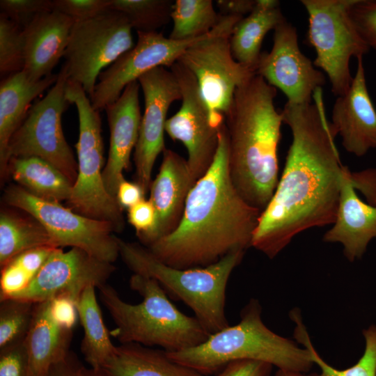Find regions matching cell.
I'll list each match as a JSON object with an SVG mask.
<instances>
[{
    "label": "cell",
    "instance_id": "4316f807",
    "mask_svg": "<svg viewBox=\"0 0 376 376\" xmlns=\"http://www.w3.org/2000/svg\"><path fill=\"white\" fill-rule=\"evenodd\" d=\"M7 173L19 186L40 198L68 201L73 184L56 167L37 157H12Z\"/></svg>",
    "mask_w": 376,
    "mask_h": 376
},
{
    "label": "cell",
    "instance_id": "8992f818",
    "mask_svg": "<svg viewBox=\"0 0 376 376\" xmlns=\"http://www.w3.org/2000/svg\"><path fill=\"white\" fill-rule=\"evenodd\" d=\"M119 255L134 272L155 279L169 297L182 301L210 334L229 326L225 313L229 277L245 251H233L216 263L178 269L158 260L146 246L118 238Z\"/></svg>",
    "mask_w": 376,
    "mask_h": 376
},
{
    "label": "cell",
    "instance_id": "f1b7e54d",
    "mask_svg": "<svg viewBox=\"0 0 376 376\" xmlns=\"http://www.w3.org/2000/svg\"><path fill=\"white\" fill-rule=\"evenodd\" d=\"M27 214L25 217L12 211L1 212V267L14 256L25 251L44 246L56 247L45 227Z\"/></svg>",
    "mask_w": 376,
    "mask_h": 376
},
{
    "label": "cell",
    "instance_id": "4dcf8cb0",
    "mask_svg": "<svg viewBox=\"0 0 376 376\" xmlns=\"http://www.w3.org/2000/svg\"><path fill=\"white\" fill-rule=\"evenodd\" d=\"M290 317L296 322L294 337L308 350L314 364L319 366L324 376H376V325L363 331L366 346L361 357L354 365L341 370L330 366L316 352L301 322L299 312L292 311Z\"/></svg>",
    "mask_w": 376,
    "mask_h": 376
},
{
    "label": "cell",
    "instance_id": "b9f144b4",
    "mask_svg": "<svg viewBox=\"0 0 376 376\" xmlns=\"http://www.w3.org/2000/svg\"><path fill=\"white\" fill-rule=\"evenodd\" d=\"M49 301L54 318L62 326L72 330L79 319L77 303L65 296L57 297Z\"/></svg>",
    "mask_w": 376,
    "mask_h": 376
},
{
    "label": "cell",
    "instance_id": "44dd1931",
    "mask_svg": "<svg viewBox=\"0 0 376 376\" xmlns=\"http://www.w3.org/2000/svg\"><path fill=\"white\" fill-rule=\"evenodd\" d=\"M196 182L187 160L177 152L165 149L159 173L149 189V200L157 213L151 244L171 233L178 225L188 194Z\"/></svg>",
    "mask_w": 376,
    "mask_h": 376
},
{
    "label": "cell",
    "instance_id": "74e56055",
    "mask_svg": "<svg viewBox=\"0 0 376 376\" xmlns=\"http://www.w3.org/2000/svg\"><path fill=\"white\" fill-rule=\"evenodd\" d=\"M350 13L362 39L376 51V1L356 0Z\"/></svg>",
    "mask_w": 376,
    "mask_h": 376
},
{
    "label": "cell",
    "instance_id": "60d3db41",
    "mask_svg": "<svg viewBox=\"0 0 376 376\" xmlns=\"http://www.w3.org/2000/svg\"><path fill=\"white\" fill-rule=\"evenodd\" d=\"M273 366L256 360H237L228 363L217 376H271Z\"/></svg>",
    "mask_w": 376,
    "mask_h": 376
},
{
    "label": "cell",
    "instance_id": "f546056e",
    "mask_svg": "<svg viewBox=\"0 0 376 376\" xmlns=\"http://www.w3.org/2000/svg\"><path fill=\"white\" fill-rule=\"evenodd\" d=\"M221 18L211 0H176L172 6L173 26L169 38L174 40L198 38L212 31Z\"/></svg>",
    "mask_w": 376,
    "mask_h": 376
},
{
    "label": "cell",
    "instance_id": "d6a6232c",
    "mask_svg": "<svg viewBox=\"0 0 376 376\" xmlns=\"http://www.w3.org/2000/svg\"><path fill=\"white\" fill-rule=\"evenodd\" d=\"M173 3L170 0H111L109 9L123 13L136 31L152 32L169 22Z\"/></svg>",
    "mask_w": 376,
    "mask_h": 376
},
{
    "label": "cell",
    "instance_id": "603a6c76",
    "mask_svg": "<svg viewBox=\"0 0 376 376\" xmlns=\"http://www.w3.org/2000/svg\"><path fill=\"white\" fill-rule=\"evenodd\" d=\"M58 74H52L33 81L22 70L11 74L0 84V170L1 176L7 173L9 141L24 120L31 102L49 86H53Z\"/></svg>",
    "mask_w": 376,
    "mask_h": 376
},
{
    "label": "cell",
    "instance_id": "cb8c5ba5",
    "mask_svg": "<svg viewBox=\"0 0 376 376\" xmlns=\"http://www.w3.org/2000/svg\"><path fill=\"white\" fill-rule=\"evenodd\" d=\"M72 330L53 317L50 301L36 303L29 331L24 341L34 376H47L50 368L70 352Z\"/></svg>",
    "mask_w": 376,
    "mask_h": 376
},
{
    "label": "cell",
    "instance_id": "ee69618b",
    "mask_svg": "<svg viewBox=\"0 0 376 376\" xmlns=\"http://www.w3.org/2000/svg\"><path fill=\"white\" fill-rule=\"evenodd\" d=\"M146 192L136 182H132L123 180L118 185L116 200L123 209H130L143 199Z\"/></svg>",
    "mask_w": 376,
    "mask_h": 376
},
{
    "label": "cell",
    "instance_id": "5bb4252c",
    "mask_svg": "<svg viewBox=\"0 0 376 376\" xmlns=\"http://www.w3.org/2000/svg\"><path fill=\"white\" fill-rule=\"evenodd\" d=\"M210 33L196 39L174 40L157 31H137V42L134 47L99 75L90 98L93 107L99 111L104 109L118 99L129 84L138 81L141 75L155 68H170L190 45Z\"/></svg>",
    "mask_w": 376,
    "mask_h": 376
},
{
    "label": "cell",
    "instance_id": "d590c367",
    "mask_svg": "<svg viewBox=\"0 0 376 376\" xmlns=\"http://www.w3.org/2000/svg\"><path fill=\"white\" fill-rule=\"evenodd\" d=\"M0 10L22 29L38 15L54 10L52 0H1Z\"/></svg>",
    "mask_w": 376,
    "mask_h": 376
},
{
    "label": "cell",
    "instance_id": "d4e9b609",
    "mask_svg": "<svg viewBox=\"0 0 376 376\" xmlns=\"http://www.w3.org/2000/svg\"><path fill=\"white\" fill-rule=\"evenodd\" d=\"M285 19L279 1L256 0L253 11L236 24L230 36L233 58L256 72L265 36Z\"/></svg>",
    "mask_w": 376,
    "mask_h": 376
},
{
    "label": "cell",
    "instance_id": "f6af8a7d",
    "mask_svg": "<svg viewBox=\"0 0 376 376\" xmlns=\"http://www.w3.org/2000/svg\"><path fill=\"white\" fill-rule=\"evenodd\" d=\"M215 2L221 15L245 17L253 11L256 0H218Z\"/></svg>",
    "mask_w": 376,
    "mask_h": 376
},
{
    "label": "cell",
    "instance_id": "c3c4849f",
    "mask_svg": "<svg viewBox=\"0 0 376 376\" xmlns=\"http://www.w3.org/2000/svg\"><path fill=\"white\" fill-rule=\"evenodd\" d=\"M274 376H324L321 373H303L299 371L278 369Z\"/></svg>",
    "mask_w": 376,
    "mask_h": 376
},
{
    "label": "cell",
    "instance_id": "836d02e7",
    "mask_svg": "<svg viewBox=\"0 0 376 376\" xmlns=\"http://www.w3.org/2000/svg\"><path fill=\"white\" fill-rule=\"evenodd\" d=\"M0 350L24 342L32 324L36 304L17 298L0 300Z\"/></svg>",
    "mask_w": 376,
    "mask_h": 376
},
{
    "label": "cell",
    "instance_id": "7402d4cb",
    "mask_svg": "<svg viewBox=\"0 0 376 376\" xmlns=\"http://www.w3.org/2000/svg\"><path fill=\"white\" fill-rule=\"evenodd\" d=\"M352 172L344 182L336 219L324 235L326 242H339L350 261L361 258L376 238V205L362 201L352 182Z\"/></svg>",
    "mask_w": 376,
    "mask_h": 376
},
{
    "label": "cell",
    "instance_id": "f35d334b",
    "mask_svg": "<svg viewBox=\"0 0 376 376\" xmlns=\"http://www.w3.org/2000/svg\"><path fill=\"white\" fill-rule=\"evenodd\" d=\"M54 10L75 22L92 19L109 10L111 0H53Z\"/></svg>",
    "mask_w": 376,
    "mask_h": 376
},
{
    "label": "cell",
    "instance_id": "ac0fdd59",
    "mask_svg": "<svg viewBox=\"0 0 376 376\" xmlns=\"http://www.w3.org/2000/svg\"><path fill=\"white\" fill-rule=\"evenodd\" d=\"M331 122L349 153L362 157L376 149V109L368 90L363 58H357L349 89L335 100Z\"/></svg>",
    "mask_w": 376,
    "mask_h": 376
},
{
    "label": "cell",
    "instance_id": "8fae6325",
    "mask_svg": "<svg viewBox=\"0 0 376 376\" xmlns=\"http://www.w3.org/2000/svg\"><path fill=\"white\" fill-rule=\"evenodd\" d=\"M4 201L38 220L57 248L80 249L110 263L120 256L118 237L114 235L111 223L81 215L58 202L36 197L19 185L6 189Z\"/></svg>",
    "mask_w": 376,
    "mask_h": 376
},
{
    "label": "cell",
    "instance_id": "4fadbf2b",
    "mask_svg": "<svg viewBox=\"0 0 376 376\" xmlns=\"http://www.w3.org/2000/svg\"><path fill=\"white\" fill-rule=\"evenodd\" d=\"M179 83L182 93L180 109L165 125V132L174 141L185 146L187 164L196 182L213 162L219 145V130L210 120V112L203 98L195 76L181 63L170 67Z\"/></svg>",
    "mask_w": 376,
    "mask_h": 376
},
{
    "label": "cell",
    "instance_id": "7dc6e473",
    "mask_svg": "<svg viewBox=\"0 0 376 376\" xmlns=\"http://www.w3.org/2000/svg\"><path fill=\"white\" fill-rule=\"evenodd\" d=\"M81 376H114L104 368H93L83 366Z\"/></svg>",
    "mask_w": 376,
    "mask_h": 376
},
{
    "label": "cell",
    "instance_id": "d6986e66",
    "mask_svg": "<svg viewBox=\"0 0 376 376\" xmlns=\"http://www.w3.org/2000/svg\"><path fill=\"white\" fill-rule=\"evenodd\" d=\"M139 88L138 81L131 82L118 99L104 109L110 131V146L103 180L107 191L116 199L118 187L125 180L123 171L130 166V155L139 138L142 118Z\"/></svg>",
    "mask_w": 376,
    "mask_h": 376
},
{
    "label": "cell",
    "instance_id": "e575fe53",
    "mask_svg": "<svg viewBox=\"0 0 376 376\" xmlns=\"http://www.w3.org/2000/svg\"><path fill=\"white\" fill-rule=\"evenodd\" d=\"M24 53L22 29L0 15V72L6 77L22 71Z\"/></svg>",
    "mask_w": 376,
    "mask_h": 376
},
{
    "label": "cell",
    "instance_id": "277c9868",
    "mask_svg": "<svg viewBox=\"0 0 376 376\" xmlns=\"http://www.w3.org/2000/svg\"><path fill=\"white\" fill-rule=\"evenodd\" d=\"M130 286L141 296L139 304L125 301L107 283L98 288L100 299L116 325L110 334L121 344L159 346L173 352L198 345L210 335L195 316L175 307L155 279L133 274Z\"/></svg>",
    "mask_w": 376,
    "mask_h": 376
},
{
    "label": "cell",
    "instance_id": "9c48e42d",
    "mask_svg": "<svg viewBox=\"0 0 376 376\" xmlns=\"http://www.w3.org/2000/svg\"><path fill=\"white\" fill-rule=\"evenodd\" d=\"M243 17L222 15L210 34L190 45L178 60L195 76L216 127L224 124L235 91L256 75L238 63L230 49V36Z\"/></svg>",
    "mask_w": 376,
    "mask_h": 376
},
{
    "label": "cell",
    "instance_id": "7a4b0ae2",
    "mask_svg": "<svg viewBox=\"0 0 376 376\" xmlns=\"http://www.w3.org/2000/svg\"><path fill=\"white\" fill-rule=\"evenodd\" d=\"M260 213L244 200L232 182L224 123L213 162L190 190L178 225L148 249L175 268L206 267L251 246Z\"/></svg>",
    "mask_w": 376,
    "mask_h": 376
},
{
    "label": "cell",
    "instance_id": "8d00e7d4",
    "mask_svg": "<svg viewBox=\"0 0 376 376\" xmlns=\"http://www.w3.org/2000/svg\"><path fill=\"white\" fill-rule=\"evenodd\" d=\"M127 219L146 247L152 242L157 224V213L152 202L143 199L127 210Z\"/></svg>",
    "mask_w": 376,
    "mask_h": 376
},
{
    "label": "cell",
    "instance_id": "52a82bcc",
    "mask_svg": "<svg viewBox=\"0 0 376 376\" xmlns=\"http://www.w3.org/2000/svg\"><path fill=\"white\" fill-rule=\"evenodd\" d=\"M66 97L75 104L79 117L76 144L78 173L68 207L81 215L111 223L116 232L125 225L123 209L107 191L103 180L104 143L100 111L81 85L68 79Z\"/></svg>",
    "mask_w": 376,
    "mask_h": 376
},
{
    "label": "cell",
    "instance_id": "bcb514c9",
    "mask_svg": "<svg viewBox=\"0 0 376 376\" xmlns=\"http://www.w3.org/2000/svg\"><path fill=\"white\" fill-rule=\"evenodd\" d=\"M84 365L72 352L61 361L53 365L47 376H81V371Z\"/></svg>",
    "mask_w": 376,
    "mask_h": 376
},
{
    "label": "cell",
    "instance_id": "ab89813d",
    "mask_svg": "<svg viewBox=\"0 0 376 376\" xmlns=\"http://www.w3.org/2000/svg\"><path fill=\"white\" fill-rule=\"evenodd\" d=\"M0 376H34L24 342L0 350Z\"/></svg>",
    "mask_w": 376,
    "mask_h": 376
},
{
    "label": "cell",
    "instance_id": "7c38bea8",
    "mask_svg": "<svg viewBox=\"0 0 376 376\" xmlns=\"http://www.w3.org/2000/svg\"><path fill=\"white\" fill-rule=\"evenodd\" d=\"M132 27L121 13L108 10L74 23L63 57L68 79L91 98L102 70L134 47Z\"/></svg>",
    "mask_w": 376,
    "mask_h": 376
},
{
    "label": "cell",
    "instance_id": "5b68a950",
    "mask_svg": "<svg viewBox=\"0 0 376 376\" xmlns=\"http://www.w3.org/2000/svg\"><path fill=\"white\" fill-rule=\"evenodd\" d=\"M261 306L252 299L240 313V321L210 334L202 343L167 352L173 361L203 376L219 373L237 360H256L278 369L308 373L314 363L310 352L270 330L261 318Z\"/></svg>",
    "mask_w": 376,
    "mask_h": 376
},
{
    "label": "cell",
    "instance_id": "9a60e30c",
    "mask_svg": "<svg viewBox=\"0 0 376 376\" xmlns=\"http://www.w3.org/2000/svg\"><path fill=\"white\" fill-rule=\"evenodd\" d=\"M114 271L113 263L80 249L56 248L29 285L11 297L40 303L65 296L78 304L86 288L106 284Z\"/></svg>",
    "mask_w": 376,
    "mask_h": 376
},
{
    "label": "cell",
    "instance_id": "30bf717a",
    "mask_svg": "<svg viewBox=\"0 0 376 376\" xmlns=\"http://www.w3.org/2000/svg\"><path fill=\"white\" fill-rule=\"evenodd\" d=\"M56 83L47 95L30 107L24 120L13 134L8 147L12 157H37L51 164L75 184L78 164L65 140L61 116L70 103L66 97L68 77L62 65Z\"/></svg>",
    "mask_w": 376,
    "mask_h": 376
},
{
    "label": "cell",
    "instance_id": "ba28073f",
    "mask_svg": "<svg viewBox=\"0 0 376 376\" xmlns=\"http://www.w3.org/2000/svg\"><path fill=\"white\" fill-rule=\"evenodd\" d=\"M356 0H301L308 14L306 41L315 52L313 64L327 76L334 95L349 89L352 58H363L370 48L351 17Z\"/></svg>",
    "mask_w": 376,
    "mask_h": 376
},
{
    "label": "cell",
    "instance_id": "6da1fadb",
    "mask_svg": "<svg viewBox=\"0 0 376 376\" xmlns=\"http://www.w3.org/2000/svg\"><path fill=\"white\" fill-rule=\"evenodd\" d=\"M322 88L311 102H286L281 110L292 133L276 190L261 212L251 246L274 258L299 233L332 225L343 185L351 171L336 145V128L326 115Z\"/></svg>",
    "mask_w": 376,
    "mask_h": 376
},
{
    "label": "cell",
    "instance_id": "7bdbcfd3",
    "mask_svg": "<svg viewBox=\"0 0 376 376\" xmlns=\"http://www.w3.org/2000/svg\"><path fill=\"white\" fill-rule=\"evenodd\" d=\"M352 182L354 189L366 197L367 203L376 205V169L352 172Z\"/></svg>",
    "mask_w": 376,
    "mask_h": 376
},
{
    "label": "cell",
    "instance_id": "3957f363",
    "mask_svg": "<svg viewBox=\"0 0 376 376\" xmlns=\"http://www.w3.org/2000/svg\"><path fill=\"white\" fill-rule=\"evenodd\" d=\"M276 92L256 74L235 91L224 119L232 182L244 200L261 212L279 180L278 150L283 121L274 105Z\"/></svg>",
    "mask_w": 376,
    "mask_h": 376
},
{
    "label": "cell",
    "instance_id": "ffe728a7",
    "mask_svg": "<svg viewBox=\"0 0 376 376\" xmlns=\"http://www.w3.org/2000/svg\"><path fill=\"white\" fill-rule=\"evenodd\" d=\"M75 22L56 10L38 15L22 29L23 71L29 79L39 81L52 74L63 57Z\"/></svg>",
    "mask_w": 376,
    "mask_h": 376
},
{
    "label": "cell",
    "instance_id": "484cf974",
    "mask_svg": "<svg viewBox=\"0 0 376 376\" xmlns=\"http://www.w3.org/2000/svg\"><path fill=\"white\" fill-rule=\"evenodd\" d=\"M102 368L114 376H203L173 361L164 350L137 343L116 346Z\"/></svg>",
    "mask_w": 376,
    "mask_h": 376
},
{
    "label": "cell",
    "instance_id": "2e32d148",
    "mask_svg": "<svg viewBox=\"0 0 376 376\" xmlns=\"http://www.w3.org/2000/svg\"><path fill=\"white\" fill-rule=\"evenodd\" d=\"M256 74L295 104L311 102L315 91L326 83L324 74L301 51L297 29L287 19L274 30L272 47L261 53Z\"/></svg>",
    "mask_w": 376,
    "mask_h": 376
},
{
    "label": "cell",
    "instance_id": "83f0119b",
    "mask_svg": "<svg viewBox=\"0 0 376 376\" xmlns=\"http://www.w3.org/2000/svg\"><path fill=\"white\" fill-rule=\"evenodd\" d=\"M95 287L88 286L77 304L79 319L84 329L81 352L91 368H102L116 346L111 340L97 303Z\"/></svg>",
    "mask_w": 376,
    "mask_h": 376
},
{
    "label": "cell",
    "instance_id": "1f68e13d",
    "mask_svg": "<svg viewBox=\"0 0 376 376\" xmlns=\"http://www.w3.org/2000/svg\"><path fill=\"white\" fill-rule=\"evenodd\" d=\"M54 249L44 246L25 251L1 267L0 299L11 297L26 288Z\"/></svg>",
    "mask_w": 376,
    "mask_h": 376
},
{
    "label": "cell",
    "instance_id": "e0dca14e",
    "mask_svg": "<svg viewBox=\"0 0 376 376\" xmlns=\"http://www.w3.org/2000/svg\"><path fill=\"white\" fill-rule=\"evenodd\" d=\"M138 81L144 96L145 109L134 153L136 182L146 193L151 185L153 166L164 152L166 115L170 106L181 100L179 83L172 71L155 68L141 75Z\"/></svg>",
    "mask_w": 376,
    "mask_h": 376
}]
</instances>
